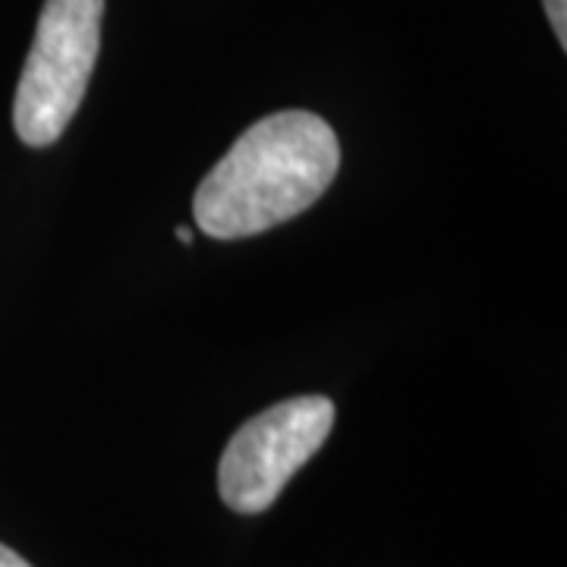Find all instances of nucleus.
I'll return each mask as SVG.
<instances>
[{
    "label": "nucleus",
    "mask_w": 567,
    "mask_h": 567,
    "mask_svg": "<svg viewBox=\"0 0 567 567\" xmlns=\"http://www.w3.org/2000/svg\"><path fill=\"white\" fill-rule=\"evenodd\" d=\"M102 17L104 0H44L13 102L25 145H54L80 111L102 48Z\"/></svg>",
    "instance_id": "nucleus-2"
},
{
    "label": "nucleus",
    "mask_w": 567,
    "mask_h": 567,
    "mask_svg": "<svg viewBox=\"0 0 567 567\" xmlns=\"http://www.w3.org/2000/svg\"><path fill=\"white\" fill-rule=\"evenodd\" d=\"M338 167L341 145L319 114H268L208 171L193 215L212 240L256 237L319 203Z\"/></svg>",
    "instance_id": "nucleus-1"
},
{
    "label": "nucleus",
    "mask_w": 567,
    "mask_h": 567,
    "mask_svg": "<svg viewBox=\"0 0 567 567\" xmlns=\"http://www.w3.org/2000/svg\"><path fill=\"white\" fill-rule=\"evenodd\" d=\"M0 567H32L25 558H20L13 548H7L3 543H0Z\"/></svg>",
    "instance_id": "nucleus-5"
},
{
    "label": "nucleus",
    "mask_w": 567,
    "mask_h": 567,
    "mask_svg": "<svg viewBox=\"0 0 567 567\" xmlns=\"http://www.w3.org/2000/svg\"><path fill=\"white\" fill-rule=\"evenodd\" d=\"M543 3H546L548 22L558 35V44L567 48V0H543Z\"/></svg>",
    "instance_id": "nucleus-4"
},
{
    "label": "nucleus",
    "mask_w": 567,
    "mask_h": 567,
    "mask_svg": "<svg viewBox=\"0 0 567 567\" xmlns=\"http://www.w3.org/2000/svg\"><path fill=\"white\" fill-rule=\"evenodd\" d=\"M177 240H181L183 246L193 244V227H181V230H177Z\"/></svg>",
    "instance_id": "nucleus-6"
},
{
    "label": "nucleus",
    "mask_w": 567,
    "mask_h": 567,
    "mask_svg": "<svg viewBox=\"0 0 567 567\" xmlns=\"http://www.w3.org/2000/svg\"><path fill=\"white\" fill-rule=\"evenodd\" d=\"M334 404L324 394L290 398L237 429L218 466L221 502L237 514H262L278 502L290 476L324 445Z\"/></svg>",
    "instance_id": "nucleus-3"
}]
</instances>
